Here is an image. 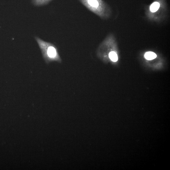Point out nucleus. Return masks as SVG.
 Here are the masks:
<instances>
[{
  "label": "nucleus",
  "mask_w": 170,
  "mask_h": 170,
  "mask_svg": "<svg viewBox=\"0 0 170 170\" xmlns=\"http://www.w3.org/2000/svg\"><path fill=\"white\" fill-rule=\"evenodd\" d=\"M36 40L42 53L43 58L47 64L56 61L61 63L62 61L59 54L57 47L51 43L46 42L41 38L35 37Z\"/></svg>",
  "instance_id": "f257e3e1"
},
{
  "label": "nucleus",
  "mask_w": 170,
  "mask_h": 170,
  "mask_svg": "<svg viewBox=\"0 0 170 170\" xmlns=\"http://www.w3.org/2000/svg\"><path fill=\"white\" fill-rule=\"evenodd\" d=\"M88 10L103 19L111 15V11L101 0H79Z\"/></svg>",
  "instance_id": "f03ea898"
},
{
  "label": "nucleus",
  "mask_w": 170,
  "mask_h": 170,
  "mask_svg": "<svg viewBox=\"0 0 170 170\" xmlns=\"http://www.w3.org/2000/svg\"><path fill=\"white\" fill-rule=\"evenodd\" d=\"M108 56L110 60L112 62H116L118 60V55L115 51H111L108 54Z\"/></svg>",
  "instance_id": "7ed1b4c3"
},
{
  "label": "nucleus",
  "mask_w": 170,
  "mask_h": 170,
  "mask_svg": "<svg viewBox=\"0 0 170 170\" xmlns=\"http://www.w3.org/2000/svg\"><path fill=\"white\" fill-rule=\"evenodd\" d=\"M144 56L147 60H151L156 58L157 55L154 52L149 51L146 52Z\"/></svg>",
  "instance_id": "20e7f679"
},
{
  "label": "nucleus",
  "mask_w": 170,
  "mask_h": 170,
  "mask_svg": "<svg viewBox=\"0 0 170 170\" xmlns=\"http://www.w3.org/2000/svg\"><path fill=\"white\" fill-rule=\"evenodd\" d=\"M160 5L159 3L157 2H154L151 4L150 7V10L151 12L154 13L157 12L159 9Z\"/></svg>",
  "instance_id": "39448f33"
}]
</instances>
